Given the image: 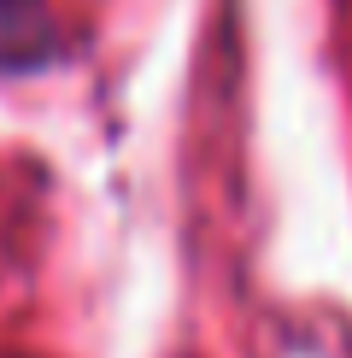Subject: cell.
<instances>
[{
    "instance_id": "6da1fadb",
    "label": "cell",
    "mask_w": 352,
    "mask_h": 358,
    "mask_svg": "<svg viewBox=\"0 0 352 358\" xmlns=\"http://www.w3.org/2000/svg\"><path fill=\"white\" fill-rule=\"evenodd\" d=\"M59 53L47 0H0V65H41Z\"/></svg>"
}]
</instances>
